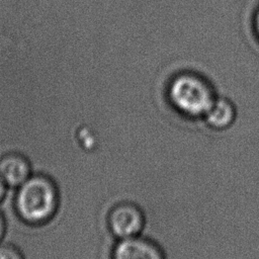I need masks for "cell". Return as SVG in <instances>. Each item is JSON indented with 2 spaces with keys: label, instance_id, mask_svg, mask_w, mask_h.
Segmentation results:
<instances>
[{
  "label": "cell",
  "instance_id": "cell-1",
  "mask_svg": "<svg viewBox=\"0 0 259 259\" xmlns=\"http://www.w3.org/2000/svg\"><path fill=\"white\" fill-rule=\"evenodd\" d=\"M58 204V189L45 175L32 174L15 189L14 208L28 224H46L56 213Z\"/></svg>",
  "mask_w": 259,
  "mask_h": 259
},
{
  "label": "cell",
  "instance_id": "cell-2",
  "mask_svg": "<svg viewBox=\"0 0 259 259\" xmlns=\"http://www.w3.org/2000/svg\"><path fill=\"white\" fill-rule=\"evenodd\" d=\"M168 98L172 107L187 118H202L217 96L211 86L193 74L176 76L169 84Z\"/></svg>",
  "mask_w": 259,
  "mask_h": 259
},
{
  "label": "cell",
  "instance_id": "cell-3",
  "mask_svg": "<svg viewBox=\"0 0 259 259\" xmlns=\"http://www.w3.org/2000/svg\"><path fill=\"white\" fill-rule=\"evenodd\" d=\"M106 225L114 239H128L142 235L146 226V217L137 203L122 200L115 202L108 209Z\"/></svg>",
  "mask_w": 259,
  "mask_h": 259
},
{
  "label": "cell",
  "instance_id": "cell-4",
  "mask_svg": "<svg viewBox=\"0 0 259 259\" xmlns=\"http://www.w3.org/2000/svg\"><path fill=\"white\" fill-rule=\"evenodd\" d=\"M110 259H166V256L158 243L140 235L117 240L112 247Z\"/></svg>",
  "mask_w": 259,
  "mask_h": 259
},
{
  "label": "cell",
  "instance_id": "cell-5",
  "mask_svg": "<svg viewBox=\"0 0 259 259\" xmlns=\"http://www.w3.org/2000/svg\"><path fill=\"white\" fill-rule=\"evenodd\" d=\"M30 175H32L31 166L24 156L9 153L0 159V178L7 187L16 189Z\"/></svg>",
  "mask_w": 259,
  "mask_h": 259
},
{
  "label": "cell",
  "instance_id": "cell-6",
  "mask_svg": "<svg viewBox=\"0 0 259 259\" xmlns=\"http://www.w3.org/2000/svg\"><path fill=\"white\" fill-rule=\"evenodd\" d=\"M236 117L237 110L234 103L225 97H217L202 119L209 128L222 132L230 128Z\"/></svg>",
  "mask_w": 259,
  "mask_h": 259
},
{
  "label": "cell",
  "instance_id": "cell-7",
  "mask_svg": "<svg viewBox=\"0 0 259 259\" xmlns=\"http://www.w3.org/2000/svg\"><path fill=\"white\" fill-rule=\"evenodd\" d=\"M0 259H24L21 252L13 245L0 243Z\"/></svg>",
  "mask_w": 259,
  "mask_h": 259
},
{
  "label": "cell",
  "instance_id": "cell-8",
  "mask_svg": "<svg viewBox=\"0 0 259 259\" xmlns=\"http://www.w3.org/2000/svg\"><path fill=\"white\" fill-rule=\"evenodd\" d=\"M5 229H6L5 220H4V218H3V214H2L1 211H0V243H1L2 240H3L4 234H5Z\"/></svg>",
  "mask_w": 259,
  "mask_h": 259
},
{
  "label": "cell",
  "instance_id": "cell-9",
  "mask_svg": "<svg viewBox=\"0 0 259 259\" xmlns=\"http://www.w3.org/2000/svg\"><path fill=\"white\" fill-rule=\"evenodd\" d=\"M7 188L8 187L6 186V184L0 178V202L4 199V197L6 195V192H7Z\"/></svg>",
  "mask_w": 259,
  "mask_h": 259
},
{
  "label": "cell",
  "instance_id": "cell-10",
  "mask_svg": "<svg viewBox=\"0 0 259 259\" xmlns=\"http://www.w3.org/2000/svg\"><path fill=\"white\" fill-rule=\"evenodd\" d=\"M255 27H256V31L259 35V10L256 13V17H255Z\"/></svg>",
  "mask_w": 259,
  "mask_h": 259
}]
</instances>
